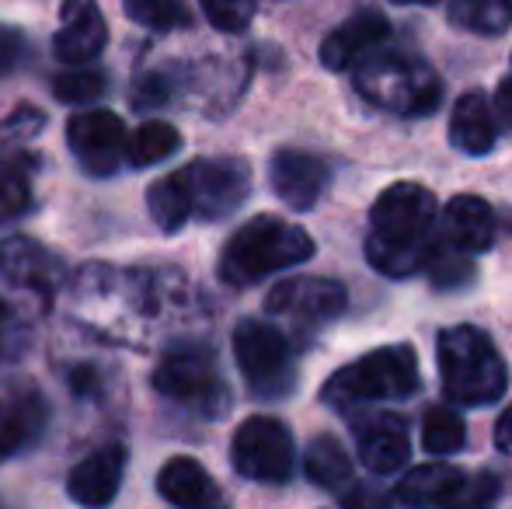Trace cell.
Segmentation results:
<instances>
[{
  "label": "cell",
  "instance_id": "7",
  "mask_svg": "<svg viewBox=\"0 0 512 509\" xmlns=\"http://www.w3.org/2000/svg\"><path fill=\"white\" fill-rule=\"evenodd\" d=\"M293 461H297V447H293L290 426L283 419H272V415L244 419L230 440V464L237 475L251 478V482H290Z\"/></svg>",
  "mask_w": 512,
  "mask_h": 509
},
{
  "label": "cell",
  "instance_id": "17",
  "mask_svg": "<svg viewBox=\"0 0 512 509\" xmlns=\"http://www.w3.org/2000/svg\"><path fill=\"white\" fill-rule=\"evenodd\" d=\"M439 224H443L439 234L450 245L464 248L471 255H485L495 245V234H499V217H495L492 203L481 196H453Z\"/></svg>",
  "mask_w": 512,
  "mask_h": 509
},
{
  "label": "cell",
  "instance_id": "1",
  "mask_svg": "<svg viewBox=\"0 0 512 509\" xmlns=\"http://www.w3.org/2000/svg\"><path fill=\"white\" fill-rule=\"evenodd\" d=\"M439 206L425 185L398 182L377 196L370 210L366 258L377 272L391 279L415 276L425 269L439 241Z\"/></svg>",
  "mask_w": 512,
  "mask_h": 509
},
{
  "label": "cell",
  "instance_id": "27",
  "mask_svg": "<svg viewBox=\"0 0 512 509\" xmlns=\"http://www.w3.org/2000/svg\"><path fill=\"white\" fill-rule=\"evenodd\" d=\"M49 258L42 248H35L32 241H7V245H0V272L4 276H21V283L25 286H39V290H46L49 283Z\"/></svg>",
  "mask_w": 512,
  "mask_h": 509
},
{
  "label": "cell",
  "instance_id": "10",
  "mask_svg": "<svg viewBox=\"0 0 512 509\" xmlns=\"http://www.w3.org/2000/svg\"><path fill=\"white\" fill-rule=\"evenodd\" d=\"M349 304V293L338 279H283L269 290L265 297V314H276V318H290L297 325L317 328L335 321L338 314Z\"/></svg>",
  "mask_w": 512,
  "mask_h": 509
},
{
  "label": "cell",
  "instance_id": "16",
  "mask_svg": "<svg viewBox=\"0 0 512 509\" xmlns=\"http://www.w3.org/2000/svg\"><path fill=\"white\" fill-rule=\"evenodd\" d=\"M122 475H126V447L108 443L70 471L67 496L81 506H108L119 492Z\"/></svg>",
  "mask_w": 512,
  "mask_h": 509
},
{
  "label": "cell",
  "instance_id": "11",
  "mask_svg": "<svg viewBox=\"0 0 512 509\" xmlns=\"http://www.w3.org/2000/svg\"><path fill=\"white\" fill-rule=\"evenodd\" d=\"M126 126L115 112L108 109H91L77 112L67 123V143L74 150V157L81 161V168L95 178H105L119 168V161L126 157Z\"/></svg>",
  "mask_w": 512,
  "mask_h": 509
},
{
  "label": "cell",
  "instance_id": "9",
  "mask_svg": "<svg viewBox=\"0 0 512 509\" xmlns=\"http://www.w3.org/2000/svg\"><path fill=\"white\" fill-rule=\"evenodd\" d=\"M192 196V210L203 220H223L248 199L251 168L241 157H203L178 168Z\"/></svg>",
  "mask_w": 512,
  "mask_h": 509
},
{
  "label": "cell",
  "instance_id": "38",
  "mask_svg": "<svg viewBox=\"0 0 512 509\" xmlns=\"http://www.w3.org/2000/svg\"><path fill=\"white\" fill-rule=\"evenodd\" d=\"M391 4H436V0H391Z\"/></svg>",
  "mask_w": 512,
  "mask_h": 509
},
{
  "label": "cell",
  "instance_id": "34",
  "mask_svg": "<svg viewBox=\"0 0 512 509\" xmlns=\"http://www.w3.org/2000/svg\"><path fill=\"white\" fill-rule=\"evenodd\" d=\"M140 91H143V95H133L136 109H154V105H161L164 98H168V91H164L161 77H147V81L140 84Z\"/></svg>",
  "mask_w": 512,
  "mask_h": 509
},
{
  "label": "cell",
  "instance_id": "8",
  "mask_svg": "<svg viewBox=\"0 0 512 509\" xmlns=\"http://www.w3.org/2000/svg\"><path fill=\"white\" fill-rule=\"evenodd\" d=\"M154 387L164 398L189 405L203 415H223L230 408V391L213 367V356L199 346H175L161 356L154 370Z\"/></svg>",
  "mask_w": 512,
  "mask_h": 509
},
{
  "label": "cell",
  "instance_id": "36",
  "mask_svg": "<svg viewBox=\"0 0 512 509\" xmlns=\"http://www.w3.org/2000/svg\"><path fill=\"white\" fill-rule=\"evenodd\" d=\"M495 112H499V119L512 129V77L499 84V95H495Z\"/></svg>",
  "mask_w": 512,
  "mask_h": 509
},
{
  "label": "cell",
  "instance_id": "24",
  "mask_svg": "<svg viewBox=\"0 0 512 509\" xmlns=\"http://www.w3.org/2000/svg\"><path fill=\"white\" fill-rule=\"evenodd\" d=\"M178 147H182L178 129L171 123H161V119H150V123H143L126 140V161L133 164V168H150V164L171 157Z\"/></svg>",
  "mask_w": 512,
  "mask_h": 509
},
{
  "label": "cell",
  "instance_id": "20",
  "mask_svg": "<svg viewBox=\"0 0 512 509\" xmlns=\"http://www.w3.org/2000/svg\"><path fill=\"white\" fill-rule=\"evenodd\" d=\"M157 492L171 506H182V509H203L220 503V492H216L209 471L199 461H192V457H171L157 471Z\"/></svg>",
  "mask_w": 512,
  "mask_h": 509
},
{
  "label": "cell",
  "instance_id": "28",
  "mask_svg": "<svg viewBox=\"0 0 512 509\" xmlns=\"http://www.w3.org/2000/svg\"><path fill=\"white\" fill-rule=\"evenodd\" d=\"M467 443V429L464 419H460L453 408L446 405H432L422 419V447L436 457L457 454L460 447Z\"/></svg>",
  "mask_w": 512,
  "mask_h": 509
},
{
  "label": "cell",
  "instance_id": "6",
  "mask_svg": "<svg viewBox=\"0 0 512 509\" xmlns=\"http://www.w3.org/2000/svg\"><path fill=\"white\" fill-rule=\"evenodd\" d=\"M234 360L241 367L244 384L258 398H286L297 387V363H293V346L279 328L269 321L244 318L234 328Z\"/></svg>",
  "mask_w": 512,
  "mask_h": 509
},
{
  "label": "cell",
  "instance_id": "30",
  "mask_svg": "<svg viewBox=\"0 0 512 509\" xmlns=\"http://www.w3.org/2000/svg\"><path fill=\"white\" fill-rule=\"evenodd\" d=\"M105 91V77L98 70H67L53 81V95L67 105H81V102H95L98 95Z\"/></svg>",
  "mask_w": 512,
  "mask_h": 509
},
{
  "label": "cell",
  "instance_id": "14",
  "mask_svg": "<svg viewBox=\"0 0 512 509\" xmlns=\"http://www.w3.org/2000/svg\"><path fill=\"white\" fill-rule=\"evenodd\" d=\"M391 39V21L380 11H359L338 28H331L321 42V63L328 70H352L366 53L380 49Z\"/></svg>",
  "mask_w": 512,
  "mask_h": 509
},
{
  "label": "cell",
  "instance_id": "12",
  "mask_svg": "<svg viewBox=\"0 0 512 509\" xmlns=\"http://www.w3.org/2000/svg\"><path fill=\"white\" fill-rule=\"evenodd\" d=\"M108 46V25L102 18L98 0H63L60 28H56L53 53L60 63L84 67L95 63Z\"/></svg>",
  "mask_w": 512,
  "mask_h": 509
},
{
  "label": "cell",
  "instance_id": "19",
  "mask_svg": "<svg viewBox=\"0 0 512 509\" xmlns=\"http://www.w3.org/2000/svg\"><path fill=\"white\" fill-rule=\"evenodd\" d=\"M450 143L471 157L488 154L499 143V112L481 91H467L457 98L450 119Z\"/></svg>",
  "mask_w": 512,
  "mask_h": 509
},
{
  "label": "cell",
  "instance_id": "29",
  "mask_svg": "<svg viewBox=\"0 0 512 509\" xmlns=\"http://www.w3.org/2000/svg\"><path fill=\"white\" fill-rule=\"evenodd\" d=\"M122 7H126L129 21L150 28V32H171V28H185L192 21L185 0H122Z\"/></svg>",
  "mask_w": 512,
  "mask_h": 509
},
{
  "label": "cell",
  "instance_id": "21",
  "mask_svg": "<svg viewBox=\"0 0 512 509\" xmlns=\"http://www.w3.org/2000/svg\"><path fill=\"white\" fill-rule=\"evenodd\" d=\"M46 426V405L39 394H18L11 405H0V461L28 450Z\"/></svg>",
  "mask_w": 512,
  "mask_h": 509
},
{
  "label": "cell",
  "instance_id": "26",
  "mask_svg": "<svg viewBox=\"0 0 512 509\" xmlns=\"http://www.w3.org/2000/svg\"><path fill=\"white\" fill-rule=\"evenodd\" d=\"M425 269H429V279L436 290H464V286L474 279V258H471V252L450 245V241L439 234Z\"/></svg>",
  "mask_w": 512,
  "mask_h": 509
},
{
  "label": "cell",
  "instance_id": "32",
  "mask_svg": "<svg viewBox=\"0 0 512 509\" xmlns=\"http://www.w3.org/2000/svg\"><path fill=\"white\" fill-rule=\"evenodd\" d=\"M199 7L220 32H244L255 18V0H199Z\"/></svg>",
  "mask_w": 512,
  "mask_h": 509
},
{
  "label": "cell",
  "instance_id": "22",
  "mask_svg": "<svg viewBox=\"0 0 512 509\" xmlns=\"http://www.w3.org/2000/svg\"><path fill=\"white\" fill-rule=\"evenodd\" d=\"M307 478L324 492H345L352 485V461L335 436H314L304 454Z\"/></svg>",
  "mask_w": 512,
  "mask_h": 509
},
{
  "label": "cell",
  "instance_id": "18",
  "mask_svg": "<svg viewBox=\"0 0 512 509\" xmlns=\"http://www.w3.org/2000/svg\"><path fill=\"white\" fill-rule=\"evenodd\" d=\"M467 475L457 464L432 461L411 468L398 482V503L405 506H453L464 499L467 492Z\"/></svg>",
  "mask_w": 512,
  "mask_h": 509
},
{
  "label": "cell",
  "instance_id": "4",
  "mask_svg": "<svg viewBox=\"0 0 512 509\" xmlns=\"http://www.w3.org/2000/svg\"><path fill=\"white\" fill-rule=\"evenodd\" d=\"M439 381L453 405L481 408L495 405L509 387V370L499 349L485 332L471 325H457L439 332L436 342Z\"/></svg>",
  "mask_w": 512,
  "mask_h": 509
},
{
  "label": "cell",
  "instance_id": "15",
  "mask_svg": "<svg viewBox=\"0 0 512 509\" xmlns=\"http://www.w3.org/2000/svg\"><path fill=\"white\" fill-rule=\"evenodd\" d=\"M356 450L370 475H398V468H405L411 450L405 419L391 412L363 419L356 426Z\"/></svg>",
  "mask_w": 512,
  "mask_h": 509
},
{
  "label": "cell",
  "instance_id": "23",
  "mask_svg": "<svg viewBox=\"0 0 512 509\" xmlns=\"http://www.w3.org/2000/svg\"><path fill=\"white\" fill-rule=\"evenodd\" d=\"M147 210H150V217H154V224L168 234L182 231V227L189 224V217H196V210H192V196H189V189H185V182H182L178 171H171V175L157 178V182L150 185L147 189Z\"/></svg>",
  "mask_w": 512,
  "mask_h": 509
},
{
  "label": "cell",
  "instance_id": "25",
  "mask_svg": "<svg viewBox=\"0 0 512 509\" xmlns=\"http://www.w3.org/2000/svg\"><path fill=\"white\" fill-rule=\"evenodd\" d=\"M450 21L467 32L502 35L512 21V0H450Z\"/></svg>",
  "mask_w": 512,
  "mask_h": 509
},
{
  "label": "cell",
  "instance_id": "37",
  "mask_svg": "<svg viewBox=\"0 0 512 509\" xmlns=\"http://www.w3.org/2000/svg\"><path fill=\"white\" fill-rule=\"evenodd\" d=\"M7 325H11V311H7V304L0 300V353H4V342H7Z\"/></svg>",
  "mask_w": 512,
  "mask_h": 509
},
{
  "label": "cell",
  "instance_id": "3",
  "mask_svg": "<svg viewBox=\"0 0 512 509\" xmlns=\"http://www.w3.org/2000/svg\"><path fill=\"white\" fill-rule=\"evenodd\" d=\"M310 255L314 241L304 227L262 213L230 234L220 255V279L227 286H255L276 272L304 265Z\"/></svg>",
  "mask_w": 512,
  "mask_h": 509
},
{
  "label": "cell",
  "instance_id": "2",
  "mask_svg": "<svg viewBox=\"0 0 512 509\" xmlns=\"http://www.w3.org/2000/svg\"><path fill=\"white\" fill-rule=\"evenodd\" d=\"M352 81L370 105L405 119L429 116L443 102V84H439L436 70L422 56H411L405 49H387V42L352 67Z\"/></svg>",
  "mask_w": 512,
  "mask_h": 509
},
{
  "label": "cell",
  "instance_id": "35",
  "mask_svg": "<svg viewBox=\"0 0 512 509\" xmlns=\"http://www.w3.org/2000/svg\"><path fill=\"white\" fill-rule=\"evenodd\" d=\"M495 447H499L502 454H512V405L499 415V422H495Z\"/></svg>",
  "mask_w": 512,
  "mask_h": 509
},
{
  "label": "cell",
  "instance_id": "5",
  "mask_svg": "<svg viewBox=\"0 0 512 509\" xmlns=\"http://www.w3.org/2000/svg\"><path fill=\"white\" fill-rule=\"evenodd\" d=\"M418 356L415 349L398 342V346H380L373 353L359 356L356 363L335 370L328 384L321 387V398L335 412H356L370 401H401L418 391Z\"/></svg>",
  "mask_w": 512,
  "mask_h": 509
},
{
  "label": "cell",
  "instance_id": "13",
  "mask_svg": "<svg viewBox=\"0 0 512 509\" xmlns=\"http://www.w3.org/2000/svg\"><path fill=\"white\" fill-rule=\"evenodd\" d=\"M269 182L272 192L283 199L290 210H314L328 185V164L321 157L307 154L297 147H283L269 161Z\"/></svg>",
  "mask_w": 512,
  "mask_h": 509
},
{
  "label": "cell",
  "instance_id": "31",
  "mask_svg": "<svg viewBox=\"0 0 512 509\" xmlns=\"http://www.w3.org/2000/svg\"><path fill=\"white\" fill-rule=\"evenodd\" d=\"M32 203V185H28L25 171L0 164V224L18 220Z\"/></svg>",
  "mask_w": 512,
  "mask_h": 509
},
{
  "label": "cell",
  "instance_id": "33",
  "mask_svg": "<svg viewBox=\"0 0 512 509\" xmlns=\"http://www.w3.org/2000/svg\"><path fill=\"white\" fill-rule=\"evenodd\" d=\"M21 49H25V39H21L18 28L0 25V77L11 74L21 60Z\"/></svg>",
  "mask_w": 512,
  "mask_h": 509
}]
</instances>
